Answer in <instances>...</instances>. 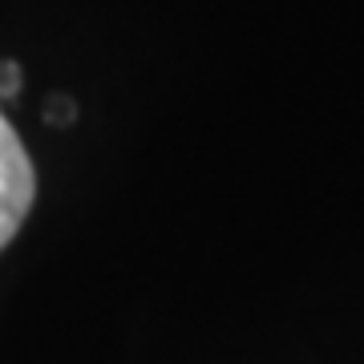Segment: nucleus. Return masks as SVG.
Returning <instances> with one entry per match:
<instances>
[{
    "instance_id": "f03ea898",
    "label": "nucleus",
    "mask_w": 364,
    "mask_h": 364,
    "mask_svg": "<svg viewBox=\"0 0 364 364\" xmlns=\"http://www.w3.org/2000/svg\"><path fill=\"white\" fill-rule=\"evenodd\" d=\"M21 65L16 61H0V102H9V97H16L21 93Z\"/></svg>"
},
{
    "instance_id": "f257e3e1",
    "label": "nucleus",
    "mask_w": 364,
    "mask_h": 364,
    "mask_svg": "<svg viewBox=\"0 0 364 364\" xmlns=\"http://www.w3.org/2000/svg\"><path fill=\"white\" fill-rule=\"evenodd\" d=\"M37 198V170L28 158L21 134L9 126V117L0 109V251L9 247L28 219Z\"/></svg>"
}]
</instances>
